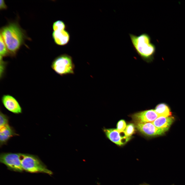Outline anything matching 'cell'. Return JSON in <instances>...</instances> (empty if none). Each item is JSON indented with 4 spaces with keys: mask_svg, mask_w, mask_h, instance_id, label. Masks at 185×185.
<instances>
[{
    "mask_svg": "<svg viewBox=\"0 0 185 185\" xmlns=\"http://www.w3.org/2000/svg\"><path fill=\"white\" fill-rule=\"evenodd\" d=\"M0 35L10 55L15 56L26 37L24 31L17 23L12 22L2 27L0 30Z\"/></svg>",
    "mask_w": 185,
    "mask_h": 185,
    "instance_id": "cell-1",
    "label": "cell"
},
{
    "mask_svg": "<svg viewBox=\"0 0 185 185\" xmlns=\"http://www.w3.org/2000/svg\"><path fill=\"white\" fill-rule=\"evenodd\" d=\"M129 36L133 47L138 55L147 62H152L154 59L156 48L151 42L150 36L145 33L138 36L130 34Z\"/></svg>",
    "mask_w": 185,
    "mask_h": 185,
    "instance_id": "cell-2",
    "label": "cell"
},
{
    "mask_svg": "<svg viewBox=\"0 0 185 185\" xmlns=\"http://www.w3.org/2000/svg\"><path fill=\"white\" fill-rule=\"evenodd\" d=\"M20 157L24 171L32 173H42L50 175L53 174V172L48 169L37 156L20 153Z\"/></svg>",
    "mask_w": 185,
    "mask_h": 185,
    "instance_id": "cell-3",
    "label": "cell"
},
{
    "mask_svg": "<svg viewBox=\"0 0 185 185\" xmlns=\"http://www.w3.org/2000/svg\"><path fill=\"white\" fill-rule=\"evenodd\" d=\"M51 67L61 76L74 74L75 66L72 58L67 54H62L56 57L52 62Z\"/></svg>",
    "mask_w": 185,
    "mask_h": 185,
    "instance_id": "cell-4",
    "label": "cell"
},
{
    "mask_svg": "<svg viewBox=\"0 0 185 185\" xmlns=\"http://www.w3.org/2000/svg\"><path fill=\"white\" fill-rule=\"evenodd\" d=\"M0 162L10 170L20 172L24 171L21 165L20 153H2L0 155Z\"/></svg>",
    "mask_w": 185,
    "mask_h": 185,
    "instance_id": "cell-5",
    "label": "cell"
},
{
    "mask_svg": "<svg viewBox=\"0 0 185 185\" xmlns=\"http://www.w3.org/2000/svg\"><path fill=\"white\" fill-rule=\"evenodd\" d=\"M135 124L137 129L142 133L148 136L161 135L165 133L156 127L152 122L138 123Z\"/></svg>",
    "mask_w": 185,
    "mask_h": 185,
    "instance_id": "cell-6",
    "label": "cell"
},
{
    "mask_svg": "<svg viewBox=\"0 0 185 185\" xmlns=\"http://www.w3.org/2000/svg\"><path fill=\"white\" fill-rule=\"evenodd\" d=\"M1 100L4 107L10 112L15 114L22 113V108L19 103L12 95H4L2 97Z\"/></svg>",
    "mask_w": 185,
    "mask_h": 185,
    "instance_id": "cell-7",
    "label": "cell"
},
{
    "mask_svg": "<svg viewBox=\"0 0 185 185\" xmlns=\"http://www.w3.org/2000/svg\"><path fill=\"white\" fill-rule=\"evenodd\" d=\"M158 117L155 110L152 109L134 114L132 116L135 123L152 122Z\"/></svg>",
    "mask_w": 185,
    "mask_h": 185,
    "instance_id": "cell-8",
    "label": "cell"
},
{
    "mask_svg": "<svg viewBox=\"0 0 185 185\" xmlns=\"http://www.w3.org/2000/svg\"><path fill=\"white\" fill-rule=\"evenodd\" d=\"M103 131L107 137L113 142L121 146L125 144L130 139L125 136H122L116 129L104 128Z\"/></svg>",
    "mask_w": 185,
    "mask_h": 185,
    "instance_id": "cell-9",
    "label": "cell"
},
{
    "mask_svg": "<svg viewBox=\"0 0 185 185\" xmlns=\"http://www.w3.org/2000/svg\"><path fill=\"white\" fill-rule=\"evenodd\" d=\"M174 120L171 116L167 117H159L152 122L157 128L165 132L168 130Z\"/></svg>",
    "mask_w": 185,
    "mask_h": 185,
    "instance_id": "cell-10",
    "label": "cell"
},
{
    "mask_svg": "<svg viewBox=\"0 0 185 185\" xmlns=\"http://www.w3.org/2000/svg\"><path fill=\"white\" fill-rule=\"evenodd\" d=\"M17 135L13 128L9 124L0 128V146L6 144L11 138Z\"/></svg>",
    "mask_w": 185,
    "mask_h": 185,
    "instance_id": "cell-11",
    "label": "cell"
},
{
    "mask_svg": "<svg viewBox=\"0 0 185 185\" xmlns=\"http://www.w3.org/2000/svg\"><path fill=\"white\" fill-rule=\"evenodd\" d=\"M52 36L55 43L59 45H66L69 42L70 35L68 32L65 30L59 31H53Z\"/></svg>",
    "mask_w": 185,
    "mask_h": 185,
    "instance_id": "cell-12",
    "label": "cell"
},
{
    "mask_svg": "<svg viewBox=\"0 0 185 185\" xmlns=\"http://www.w3.org/2000/svg\"><path fill=\"white\" fill-rule=\"evenodd\" d=\"M154 110L159 117H167L171 116L172 114L169 107L164 103L158 104L156 106Z\"/></svg>",
    "mask_w": 185,
    "mask_h": 185,
    "instance_id": "cell-13",
    "label": "cell"
},
{
    "mask_svg": "<svg viewBox=\"0 0 185 185\" xmlns=\"http://www.w3.org/2000/svg\"><path fill=\"white\" fill-rule=\"evenodd\" d=\"M0 57H4L10 56L3 40L0 35Z\"/></svg>",
    "mask_w": 185,
    "mask_h": 185,
    "instance_id": "cell-14",
    "label": "cell"
},
{
    "mask_svg": "<svg viewBox=\"0 0 185 185\" xmlns=\"http://www.w3.org/2000/svg\"><path fill=\"white\" fill-rule=\"evenodd\" d=\"M66 25L62 21L59 20L54 22L52 25L54 31H59L65 30L66 28Z\"/></svg>",
    "mask_w": 185,
    "mask_h": 185,
    "instance_id": "cell-15",
    "label": "cell"
},
{
    "mask_svg": "<svg viewBox=\"0 0 185 185\" xmlns=\"http://www.w3.org/2000/svg\"><path fill=\"white\" fill-rule=\"evenodd\" d=\"M135 130L134 125L132 123L127 125L124 130L123 133L124 136L127 138H130V136L134 133Z\"/></svg>",
    "mask_w": 185,
    "mask_h": 185,
    "instance_id": "cell-16",
    "label": "cell"
},
{
    "mask_svg": "<svg viewBox=\"0 0 185 185\" xmlns=\"http://www.w3.org/2000/svg\"><path fill=\"white\" fill-rule=\"evenodd\" d=\"M8 62L4 61L3 58L0 57V79L2 78L5 72Z\"/></svg>",
    "mask_w": 185,
    "mask_h": 185,
    "instance_id": "cell-17",
    "label": "cell"
},
{
    "mask_svg": "<svg viewBox=\"0 0 185 185\" xmlns=\"http://www.w3.org/2000/svg\"><path fill=\"white\" fill-rule=\"evenodd\" d=\"M8 122V117L1 111L0 113V128L9 124Z\"/></svg>",
    "mask_w": 185,
    "mask_h": 185,
    "instance_id": "cell-18",
    "label": "cell"
},
{
    "mask_svg": "<svg viewBox=\"0 0 185 185\" xmlns=\"http://www.w3.org/2000/svg\"><path fill=\"white\" fill-rule=\"evenodd\" d=\"M126 127L125 121L123 119L121 120L117 123L116 130L120 133L123 132Z\"/></svg>",
    "mask_w": 185,
    "mask_h": 185,
    "instance_id": "cell-19",
    "label": "cell"
},
{
    "mask_svg": "<svg viewBox=\"0 0 185 185\" xmlns=\"http://www.w3.org/2000/svg\"><path fill=\"white\" fill-rule=\"evenodd\" d=\"M7 6L3 0H0V9L1 10L6 9Z\"/></svg>",
    "mask_w": 185,
    "mask_h": 185,
    "instance_id": "cell-20",
    "label": "cell"
},
{
    "mask_svg": "<svg viewBox=\"0 0 185 185\" xmlns=\"http://www.w3.org/2000/svg\"><path fill=\"white\" fill-rule=\"evenodd\" d=\"M140 185H150L146 183H143L140 184Z\"/></svg>",
    "mask_w": 185,
    "mask_h": 185,
    "instance_id": "cell-21",
    "label": "cell"
}]
</instances>
